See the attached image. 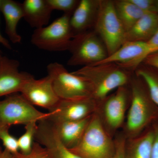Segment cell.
Segmentation results:
<instances>
[{"label": "cell", "mask_w": 158, "mask_h": 158, "mask_svg": "<svg viewBox=\"0 0 158 158\" xmlns=\"http://www.w3.org/2000/svg\"><path fill=\"white\" fill-rule=\"evenodd\" d=\"M129 85L131 99L120 131L126 139L137 137L158 121V106L152 99L143 80L134 73Z\"/></svg>", "instance_id": "cell-1"}, {"label": "cell", "mask_w": 158, "mask_h": 158, "mask_svg": "<svg viewBox=\"0 0 158 158\" xmlns=\"http://www.w3.org/2000/svg\"><path fill=\"white\" fill-rule=\"evenodd\" d=\"M73 73L88 80L93 90L92 97L97 102L103 99L113 90L129 85L134 73L111 62L82 67Z\"/></svg>", "instance_id": "cell-2"}, {"label": "cell", "mask_w": 158, "mask_h": 158, "mask_svg": "<svg viewBox=\"0 0 158 158\" xmlns=\"http://www.w3.org/2000/svg\"><path fill=\"white\" fill-rule=\"evenodd\" d=\"M131 99L129 85L122 86L98 102L96 114L104 129L114 138L125 121Z\"/></svg>", "instance_id": "cell-3"}, {"label": "cell", "mask_w": 158, "mask_h": 158, "mask_svg": "<svg viewBox=\"0 0 158 158\" xmlns=\"http://www.w3.org/2000/svg\"><path fill=\"white\" fill-rule=\"evenodd\" d=\"M70 150L83 158H112L115 152V141L94 113L81 141Z\"/></svg>", "instance_id": "cell-4"}, {"label": "cell", "mask_w": 158, "mask_h": 158, "mask_svg": "<svg viewBox=\"0 0 158 158\" xmlns=\"http://www.w3.org/2000/svg\"><path fill=\"white\" fill-rule=\"evenodd\" d=\"M93 31L100 37L107 50L108 56L124 43L126 31L117 17L113 0H100Z\"/></svg>", "instance_id": "cell-5"}, {"label": "cell", "mask_w": 158, "mask_h": 158, "mask_svg": "<svg viewBox=\"0 0 158 158\" xmlns=\"http://www.w3.org/2000/svg\"><path fill=\"white\" fill-rule=\"evenodd\" d=\"M47 70L54 90L60 99L92 97V87L85 77L69 72L64 65L57 62L49 64Z\"/></svg>", "instance_id": "cell-6"}, {"label": "cell", "mask_w": 158, "mask_h": 158, "mask_svg": "<svg viewBox=\"0 0 158 158\" xmlns=\"http://www.w3.org/2000/svg\"><path fill=\"white\" fill-rule=\"evenodd\" d=\"M71 15L63 14L48 25L35 29L31 36L32 44L48 52L68 51L73 38L70 26Z\"/></svg>", "instance_id": "cell-7"}, {"label": "cell", "mask_w": 158, "mask_h": 158, "mask_svg": "<svg viewBox=\"0 0 158 158\" xmlns=\"http://www.w3.org/2000/svg\"><path fill=\"white\" fill-rule=\"evenodd\" d=\"M68 51L69 66H91L102 62L108 56L107 50L100 37L93 30L75 36Z\"/></svg>", "instance_id": "cell-8"}, {"label": "cell", "mask_w": 158, "mask_h": 158, "mask_svg": "<svg viewBox=\"0 0 158 158\" xmlns=\"http://www.w3.org/2000/svg\"><path fill=\"white\" fill-rule=\"evenodd\" d=\"M49 113L34 107L21 94H14L0 101V125L10 127L14 125L28 124L48 119Z\"/></svg>", "instance_id": "cell-9"}, {"label": "cell", "mask_w": 158, "mask_h": 158, "mask_svg": "<svg viewBox=\"0 0 158 158\" xmlns=\"http://www.w3.org/2000/svg\"><path fill=\"white\" fill-rule=\"evenodd\" d=\"M97 105L98 102L92 97L60 99L56 106L49 111L47 119L53 123L82 120L93 115Z\"/></svg>", "instance_id": "cell-10"}, {"label": "cell", "mask_w": 158, "mask_h": 158, "mask_svg": "<svg viewBox=\"0 0 158 158\" xmlns=\"http://www.w3.org/2000/svg\"><path fill=\"white\" fill-rule=\"evenodd\" d=\"M157 51L158 48L148 42H126L115 52L96 65L115 63L135 72L136 68L149 55Z\"/></svg>", "instance_id": "cell-11"}, {"label": "cell", "mask_w": 158, "mask_h": 158, "mask_svg": "<svg viewBox=\"0 0 158 158\" xmlns=\"http://www.w3.org/2000/svg\"><path fill=\"white\" fill-rule=\"evenodd\" d=\"M20 93L31 104L49 111L53 109L60 100L48 75L38 80L33 76L25 83Z\"/></svg>", "instance_id": "cell-12"}, {"label": "cell", "mask_w": 158, "mask_h": 158, "mask_svg": "<svg viewBox=\"0 0 158 158\" xmlns=\"http://www.w3.org/2000/svg\"><path fill=\"white\" fill-rule=\"evenodd\" d=\"M19 66L17 60L3 56L0 58V97L20 93L25 83L33 77L20 71Z\"/></svg>", "instance_id": "cell-13"}, {"label": "cell", "mask_w": 158, "mask_h": 158, "mask_svg": "<svg viewBox=\"0 0 158 158\" xmlns=\"http://www.w3.org/2000/svg\"><path fill=\"white\" fill-rule=\"evenodd\" d=\"M35 140L45 148L48 158H83L62 144L48 119L38 122Z\"/></svg>", "instance_id": "cell-14"}, {"label": "cell", "mask_w": 158, "mask_h": 158, "mask_svg": "<svg viewBox=\"0 0 158 158\" xmlns=\"http://www.w3.org/2000/svg\"><path fill=\"white\" fill-rule=\"evenodd\" d=\"M100 0H80L70 19L71 30L73 37L93 30Z\"/></svg>", "instance_id": "cell-15"}, {"label": "cell", "mask_w": 158, "mask_h": 158, "mask_svg": "<svg viewBox=\"0 0 158 158\" xmlns=\"http://www.w3.org/2000/svg\"><path fill=\"white\" fill-rule=\"evenodd\" d=\"M92 116L77 121L51 122L62 144L71 149L81 141Z\"/></svg>", "instance_id": "cell-16"}, {"label": "cell", "mask_w": 158, "mask_h": 158, "mask_svg": "<svg viewBox=\"0 0 158 158\" xmlns=\"http://www.w3.org/2000/svg\"><path fill=\"white\" fill-rule=\"evenodd\" d=\"M22 6L23 18L31 27L35 30L48 25L53 10L47 0H25Z\"/></svg>", "instance_id": "cell-17"}, {"label": "cell", "mask_w": 158, "mask_h": 158, "mask_svg": "<svg viewBox=\"0 0 158 158\" xmlns=\"http://www.w3.org/2000/svg\"><path fill=\"white\" fill-rule=\"evenodd\" d=\"M0 11L5 19V32L9 40L14 44L21 42L22 37L17 32V27L23 18L22 3L13 0H0Z\"/></svg>", "instance_id": "cell-18"}, {"label": "cell", "mask_w": 158, "mask_h": 158, "mask_svg": "<svg viewBox=\"0 0 158 158\" xmlns=\"http://www.w3.org/2000/svg\"><path fill=\"white\" fill-rule=\"evenodd\" d=\"M158 27V13L148 12L127 31L125 42H148L156 33Z\"/></svg>", "instance_id": "cell-19"}, {"label": "cell", "mask_w": 158, "mask_h": 158, "mask_svg": "<svg viewBox=\"0 0 158 158\" xmlns=\"http://www.w3.org/2000/svg\"><path fill=\"white\" fill-rule=\"evenodd\" d=\"M154 137L152 125L137 137L126 139L125 158H151Z\"/></svg>", "instance_id": "cell-20"}, {"label": "cell", "mask_w": 158, "mask_h": 158, "mask_svg": "<svg viewBox=\"0 0 158 158\" xmlns=\"http://www.w3.org/2000/svg\"><path fill=\"white\" fill-rule=\"evenodd\" d=\"M117 17L126 33L140 18L148 12L141 10L129 0H113Z\"/></svg>", "instance_id": "cell-21"}, {"label": "cell", "mask_w": 158, "mask_h": 158, "mask_svg": "<svg viewBox=\"0 0 158 158\" xmlns=\"http://www.w3.org/2000/svg\"><path fill=\"white\" fill-rule=\"evenodd\" d=\"M134 73L143 80L152 99L158 106V73L156 69L141 63Z\"/></svg>", "instance_id": "cell-22"}, {"label": "cell", "mask_w": 158, "mask_h": 158, "mask_svg": "<svg viewBox=\"0 0 158 158\" xmlns=\"http://www.w3.org/2000/svg\"><path fill=\"white\" fill-rule=\"evenodd\" d=\"M25 131L18 139L19 148L21 153L30 154L33 149L34 139L37 129V122H33L25 126Z\"/></svg>", "instance_id": "cell-23"}, {"label": "cell", "mask_w": 158, "mask_h": 158, "mask_svg": "<svg viewBox=\"0 0 158 158\" xmlns=\"http://www.w3.org/2000/svg\"><path fill=\"white\" fill-rule=\"evenodd\" d=\"M9 127L0 125V140L2 142L5 149L15 155L19 150L18 139L11 135L9 132Z\"/></svg>", "instance_id": "cell-24"}, {"label": "cell", "mask_w": 158, "mask_h": 158, "mask_svg": "<svg viewBox=\"0 0 158 158\" xmlns=\"http://www.w3.org/2000/svg\"><path fill=\"white\" fill-rule=\"evenodd\" d=\"M51 8L54 10L63 11L64 14L72 15L80 0H47Z\"/></svg>", "instance_id": "cell-25"}, {"label": "cell", "mask_w": 158, "mask_h": 158, "mask_svg": "<svg viewBox=\"0 0 158 158\" xmlns=\"http://www.w3.org/2000/svg\"><path fill=\"white\" fill-rule=\"evenodd\" d=\"M13 156V158H48L45 148L36 141L34 142L32 151L29 154L23 155L18 152Z\"/></svg>", "instance_id": "cell-26"}, {"label": "cell", "mask_w": 158, "mask_h": 158, "mask_svg": "<svg viewBox=\"0 0 158 158\" xmlns=\"http://www.w3.org/2000/svg\"><path fill=\"white\" fill-rule=\"evenodd\" d=\"M114 138L115 152L112 158H125V145L126 138L121 131H119Z\"/></svg>", "instance_id": "cell-27"}, {"label": "cell", "mask_w": 158, "mask_h": 158, "mask_svg": "<svg viewBox=\"0 0 158 158\" xmlns=\"http://www.w3.org/2000/svg\"><path fill=\"white\" fill-rule=\"evenodd\" d=\"M136 6L146 12H156V1L154 0H129Z\"/></svg>", "instance_id": "cell-28"}, {"label": "cell", "mask_w": 158, "mask_h": 158, "mask_svg": "<svg viewBox=\"0 0 158 158\" xmlns=\"http://www.w3.org/2000/svg\"><path fill=\"white\" fill-rule=\"evenodd\" d=\"M154 132L151 158H158V121L152 125Z\"/></svg>", "instance_id": "cell-29"}, {"label": "cell", "mask_w": 158, "mask_h": 158, "mask_svg": "<svg viewBox=\"0 0 158 158\" xmlns=\"http://www.w3.org/2000/svg\"><path fill=\"white\" fill-rule=\"evenodd\" d=\"M142 63L158 70V51L149 55Z\"/></svg>", "instance_id": "cell-30"}, {"label": "cell", "mask_w": 158, "mask_h": 158, "mask_svg": "<svg viewBox=\"0 0 158 158\" xmlns=\"http://www.w3.org/2000/svg\"><path fill=\"white\" fill-rule=\"evenodd\" d=\"M148 42L158 48V27L156 33Z\"/></svg>", "instance_id": "cell-31"}, {"label": "cell", "mask_w": 158, "mask_h": 158, "mask_svg": "<svg viewBox=\"0 0 158 158\" xmlns=\"http://www.w3.org/2000/svg\"><path fill=\"white\" fill-rule=\"evenodd\" d=\"M0 44L8 49H11V45H10L9 40L3 37L1 34V32H0ZM0 53H1V50H0Z\"/></svg>", "instance_id": "cell-32"}, {"label": "cell", "mask_w": 158, "mask_h": 158, "mask_svg": "<svg viewBox=\"0 0 158 158\" xmlns=\"http://www.w3.org/2000/svg\"><path fill=\"white\" fill-rule=\"evenodd\" d=\"M0 158H13V154L5 149L2 152V154L0 156Z\"/></svg>", "instance_id": "cell-33"}, {"label": "cell", "mask_w": 158, "mask_h": 158, "mask_svg": "<svg viewBox=\"0 0 158 158\" xmlns=\"http://www.w3.org/2000/svg\"><path fill=\"white\" fill-rule=\"evenodd\" d=\"M156 13L158 14V1H156Z\"/></svg>", "instance_id": "cell-34"}, {"label": "cell", "mask_w": 158, "mask_h": 158, "mask_svg": "<svg viewBox=\"0 0 158 158\" xmlns=\"http://www.w3.org/2000/svg\"><path fill=\"white\" fill-rule=\"evenodd\" d=\"M2 152L1 150V147H0V156H1V154H2Z\"/></svg>", "instance_id": "cell-35"}, {"label": "cell", "mask_w": 158, "mask_h": 158, "mask_svg": "<svg viewBox=\"0 0 158 158\" xmlns=\"http://www.w3.org/2000/svg\"><path fill=\"white\" fill-rule=\"evenodd\" d=\"M2 55H1V54H0V58H1V57H2Z\"/></svg>", "instance_id": "cell-36"}]
</instances>
